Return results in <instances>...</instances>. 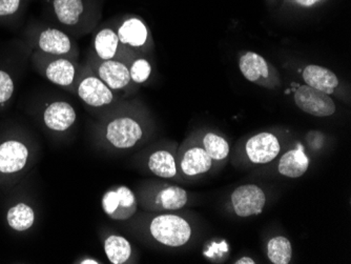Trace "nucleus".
Wrapping results in <instances>:
<instances>
[{"instance_id":"nucleus-1","label":"nucleus","mask_w":351,"mask_h":264,"mask_svg":"<svg viewBox=\"0 0 351 264\" xmlns=\"http://www.w3.org/2000/svg\"><path fill=\"white\" fill-rule=\"evenodd\" d=\"M152 236L163 245L179 248L184 245L191 237L189 222L177 215H160L154 218L149 226Z\"/></svg>"},{"instance_id":"nucleus-2","label":"nucleus","mask_w":351,"mask_h":264,"mask_svg":"<svg viewBox=\"0 0 351 264\" xmlns=\"http://www.w3.org/2000/svg\"><path fill=\"white\" fill-rule=\"evenodd\" d=\"M239 68L242 75L248 82L265 86V88H277L279 86V75L267 61L254 52H246L242 55L239 61Z\"/></svg>"},{"instance_id":"nucleus-3","label":"nucleus","mask_w":351,"mask_h":264,"mask_svg":"<svg viewBox=\"0 0 351 264\" xmlns=\"http://www.w3.org/2000/svg\"><path fill=\"white\" fill-rule=\"evenodd\" d=\"M295 102L301 111L315 117H329L336 113V104L330 95L307 84L295 91Z\"/></svg>"},{"instance_id":"nucleus-4","label":"nucleus","mask_w":351,"mask_h":264,"mask_svg":"<svg viewBox=\"0 0 351 264\" xmlns=\"http://www.w3.org/2000/svg\"><path fill=\"white\" fill-rule=\"evenodd\" d=\"M101 204L104 213L114 220L129 219L137 211V199L128 187L108 191L102 198Z\"/></svg>"},{"instance_id":"nucleus-5","label":"nucleus","mask_w":351,"mask_h":264,"mask_svg":"<svg viewBox=\"0 0 351 264\" xmlns=\"http://www.w3.org/2000/svg\"><path fill=\"white\" fill-rule=\"evenodd\" d=\"M266 196L263 190L256 184L239 187L232 194V204L237 216H256L263 212Z\"/></svg>"},{"instance_id":"nucleus-6","label":"nucleus","mask_w":351,"mask_h":264,"mask_svg":"<svg viewBox=\"0 0 351 264\" xmlns=\"http://www.w3.org/2000/svg\"><path fill=\"white\" fill-rule=\"evenodd\" d=\"M143 136L140 124L129 117L117 118L108 123L106 138L117 149L133 147Z\"/></svg>"},{"instance_id":"nucleus-7","label":"nucleus","mask_w":351,"mask_h":264,"mask_svg":"<svg viewBox=\"0 0 351 264\" xmlns=\"http://www.w3.org/2000/svg\"><path fill=\"white\" fill-rule=\"evenodd\" d=\"M246 154L252 163L265 165L273 161L281 151L279 141L270 133H260L248 139Z\"/></svg>"},{"instance_id":"nucleus-8","label":"nucleus","mask_w":351,"mask_h":264,"mask_svg":"<svg viewBox=\"0 0 351 264\" xmlns=\"http://www.w3.org/2000/svg\"><path fill=\"white\" fill-rule=\"evenodd\" d=\"M78 95L82 101L95 108L106 106L113 101L112 90L97 77H88L78 86Z\"/></svg>"},{"instance_id":"nucleus-9","label":"nucleus","mask_w":351,"mask_h":264,"mask_svg":"<svg viewBox=\"0 0 351 264\" xmlns=\"http://www.w3.org/2000/svg\"><path fill=\"white\" fill-rule=\"evenodd\" d=\"M27 147L19 141H10L0 145V173L19 172L27 165Z\"/></svg>"},{"instance_id":"nucleus-10","label":"nucleus","mask_w":351,"mask_h":264,"mask_svg":"<svg viewBox=\"0 0 351 264\" xmlns=\"http://www.w3.org/2000/svg\"><path fill=\"white\" fill-rule=\"evenodd\" d=\"M43 120L49 129L64 132L76 121V112L68 102L57 101L47 106Z\"/></svg>"},{"instance_id":"nucleus-11","label":"nucleus","mask_w":351,"mask_h":264,"mask_svg":"<svg viewBox=\"0 0 351 264\" xmlns=\"http://www.w3.org/2000/svg\"><path fill=\"white\" fill-rule=\"evenodd\" d=\"M303 80L307 86L331 95L339 86V78L332 71L324 67L309 64L303 70Z\"/></svg>"},{"instance_id":"nucleus-12","label":"nucleus","mask_w":351,"mask_h":264,"mask_svg":"<svg viewBox=\"0 0 351 264\" xmlns=\"http://www.w3.org/2000/svg\"><path fill=\"white\" fill-rule=\"evenodd\" d=\"M100 80L110 88L120 90L125 88L131 82L130 69L125 64L116 60H106L98 69Z\"/></svg>"},{"instance_id":"nucleus-13","label":"nucleus","mask_w":351,"mask_h":264,"mask_svg":"<svg viewBox=\"0 0 351 264\" xmlns=\"http://www.w3.org/2000/svg\"><path fill=\"white\" fill-rule=\"evenodd\" d=\"M309 167V159L306 154L302 149H291L284 154L280 159L278 171L283 176L289 178H299L306 173Z\"/></svg>"},{"instance_id":"nucleus-14","label":"nucleus","mask_w":351,"mask_h":264,"mask_svg":"<svg viewBox=\"0 0 351 264\" xmlns=\"http://www.w3.org/2000/svg\"><path fill=\"white\" fill-rule=\"evenodd\" d=\"M213 159L202 147L187 149L181 160V169L186 176L204 174L212 169Z\"/></svg>"},{"instance_id":"nucleus-15","label":"nucleus","mask_w":351,"mask_h":264,"mask_svg":"<svg viewBox=\"0 0 351 264\" xmlns=\"http://www.w3.org/2000/svg\"><path fill=\"white\" fill-rule=\"evenodd\" d=\"M117 35L120 43L123 45L140 48L147 43L149 33L143 21L138 19H130L122 23Z\"/></svg>"},{"instance_id":"nucleus-16","label":"nucleus","mask_w":351,"mask_h":264,"mask_svg":"<svg viewBox=\"0 0 351 264\" xmlns=\"http://www.w3.org/2000/svg\"><path fill=\"white\" fill-rule=\"evenodd\" d=\"M39 47L43 52L63 55L70 52L71 40L68 35L56 29H47L39 37Z\"/></svg>"},{"instance_id":"nucleus-17","label":"nucleus","mask_w":351,"mask_h":264,"mask_svg":"<svg viewBox=\"0 0 351 264\" xmlns=\"http://www.w3.org/2000/svg\"><path fill=\"white\" fill-rule=\"evenodd\" d=\"M104 251L110 263L123 264L132 255V246L122 236L112 235L104 241Z\"/></svg>"},{"instance_id":"nucleus-18","label":"nucleus","mask_w":351,"mask_h":264,"mask_svg":"<svg viewBox=\"0 0 351 264\" xmlns=\"http://www.w3.org/2000/svg\"><path fill=\"white\" fill-rule=\"evenodd\" d=\"M149 167L156 176L160 178H173L177 174L175 158L167 151H157L152 154Z\"/></svg>"},{"instance_id":"nucleus-19","label":"nucleus","mask_w":351,"mask_h":264,"mask_svg":"<svg viewBox=\"0 0 351 264\" xmlns=\"http://www.w3.org/2000/svg\"><path fill=\"white\" fill-rule=\"evenodd\" d=\"M47 80L61 86H71L74 82L75 68L71 61L58 59L53 61L47 69Z\"/></svg>"},{"instance_id":"nucleus-20","label":"nucleus","mask_w":351,"mask_h":264,"mask_svg":"<svg viewBox=\"0 0 351 264\" xmlns=\"http://www.w3.org/2000/svg\"><path fill=\"white\" fill-rule=\"evenodd\" d=\"M54 10L61 23L74 25L84 12V3L82 0H54Z\"/></svg>"},{"instance_id":"nucleus-21","label":"nucleus","mask_w":351,"mask_h":264,"mask_svg":"<svg viewBox=\"0 0 351 264\" xmlns=\"http://www.w3.org/2000/svg\"><path fill=\"white\" fill-rule=\"evenodd\" d=\"M119 38L113 29H104L95 38V50L98 56L104 60H110L117 54Z\"/></svg>"},{"instance_id":"nucleus-22","label":"nucleus","mask_w":351,"mask_h":264,"mask_svg":"<svg viewBox=\"0 0 351 264\" xmlns=\"http://www.w3.org/2000/svg\"><path fill=\"white\" fill-rule=\"evenodd\" d=\"M156 202L165 210H180L187 204L186 191L180 187L171 185L160 191L157 195Z\"/></svg>"},{"instance_id":"nucleus-23","label":"nucleus","mask_w":351,"mask_h":264,"mask_svg":"<svg viewBox=\"0 0 351 264\" xmlns=\"http://www.w3.org/2000/svg\"><path fill=\"white\" fill-rule=\"evenodd\" d=\"M267 257L274 264H289L293 257L291 241L283 236L270 239L267 244Z\"/></svg>"},{"instance_id":"nucleus-24","label":"nucleus","mask_w":351,"mask_h":264,"mask_svg":"<svg viewBox=\"0 0 351 264\" xmlns=\"http://www.w3.org/2000/svg\"><path fill=\"white\" fill-rule=\"evenodd\" d=\"M7 219L9 226L13 230L23 232V230H27V228H31L34 224V211L32 210L31 206L27 204H19L10 208Z\"/></svg>"},{"instance_id":"nucleus-25","label":"nucleus","mask_w":351,"mask_h":264,"mask_svg":"<svg viewBox=\"0 0 351 264\" xmlns=\"http://www.w3.org/2000/svg\"><path fill=\"white\" fill-rule=\"evenodd\" d=\"M203 147L213 160H223L230 154V145L228 141L216 134H206L203 139Z\"/></svg>"},{"instance_id":"nucleus-26","label":"nucleus","mask_w":351,"mask_h":264,"mask_svg":"<svg viewBox=\"0 0 351 264\" xmlns=\"http://www.w3.org/2000/svg\"><path fill=\"white\" fill-rule=\"evenodd\" d=\"M152 66L149 61L145 59H137V60L132 64L130 69V74H131V80L137 84H143L149 80L151 76Z\"/></svg>"},{"instance_id":"nucleus-27","label":"nucleus","mask_w":351,"mask_h":264,"mask_svg":"<svg viewBox=\"0 0 351 264\" xmlns=\"http://www.w3.org/2000/svg\"><path fill=\"white\" fill-rule=\"evenodd\" d=\"M14 92V84L8 73L0 71V104L8 101Z\"/></svg>"},{"instance_id":"nucleus-28","label":"nucleus","mask_w":351,"mask_h":264,"mask_svg":"<svg viewBox=\"0 0 351 264\" xmlns=\"http://www.w3.org/2000/svg\"><path fill=\"white\" fill-rule=\"evenodd\" d=\"M21 0H0V16H8L17 12Z\"/></svg>"},{"instance_id":"nucleus-29","label":"nucleus","mask_w":351,"mask_h":264,"mask_svg":"<svg viewBox=\"0 0 351 264\" xmlns=\"http://www.w3.org/2000/svg\"><path fill=\"white\" fill-rule=\"evenodd\" d=\"M286 3L300 9H311L322 5L327 0H285Z\"/></svg>"},{"instance_id":"nucleus-30","label":"nucleus","mask_w":351,"mask_h":264,"mask_svg":"<svg viewBox=\"0 0 351 264\" xmlns=\"http://www.w3.org/2000/svg\"><path fill=\"white\" fill-rule=\"evenodd\" d=\"M236 264H254L256 262H254V259H252V258L250 257H242L240 258V259L237 260L236 262H234Z\"/></svg>"},{"instance_id":"nucleus-31","label":"nucleus","mask_w":351,"mask_h":264,"mask_svg":"<svg viewBox=\"0 0 351 264\" xmlns=\"http://www.w3.org/2000/svg\"><path fill=\"white\" fill-rule=\"evenodd\" d=\"M82 263H94L97 264V261H95V260H84V261L82 262Z\"/></svg>"}]
</instances>
